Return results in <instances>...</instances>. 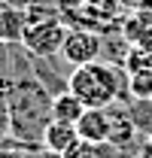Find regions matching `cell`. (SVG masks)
Instances as JSON below:
<instances>
[{"label": "cell", "mask_w": 152, "mask_h": 158, "mask_svg": "<svg viewBox=\"0 0 152 158\" xmlns=\"http://www.w3.org/2000/svg\"><path fill=\"white\" fill-rule=\"evenodd\" d=\"M67 88L85 106H110L116 100H125L131 91L125 67H116L110 61H91V64L73 67Z\"/></svg>", "instance_id": "2"}, {"label": "cell", "mask_w": 152, "mask_h": 158, "mask_svg": "<svg viewBox=\"0 0 152 158\" xmlns=\"http://www.w3.org/2000/svg\"><path fill=\"white\" fill-rule=\"evenodd\" d=\"M27 24V9L0 6V43H21Z\"/></svg>", "instance_id": "7"}, {"label": "cell", "mask_w": 152, "mask_h": 158, "mask_svg": "<svg viewBox=\"0 0 152 158\" xmlns=\"http://www.w3.org/2000/svg\"><path fill=\"white\" fill-rule=\"evenodd\" d=\"M79 143V134H76V125H67V122H49L46 134H43V149L55 152V155H64L67 149H73Z\"/></svg>", "instance_id": "6"}, {"label": "cell", "mask_w": 152, "mask_h": 158, "mask_svg": "<svg viewBox=\"0 0 152 158\" xmlns=\"http://www.w3.org/2000/svg\"><path fill=\"white\" fill-rule=\"evenodd\" d=\"M100 55H103V34H97L91 27H79V24L67 27V37H64V46H61V58L70 67L100 61Z\"/></svg>", "instance_id": "4"}, {"label": "cell", "mask_w": 152, "mask_h": 158, "mask_svg": "<svg viewBox=\"0 0 152 158\" xmlns=\"http://www.w3.org/2000/svg\"><path fill=\"white\" fill-rule=\"evenodd\" d=\"M76 134L82 143H107L113 134V118L107 106H85V113L76 122Z\"/></svg>", "instance_id": "5"}, {"label": "cell", "mask_w": 152, "mask_h": 158, "mask_svg": "<svg viewBox=\"0 0 152 158\" xmlns=\"http://www.w3.org/2000/svg\"><path fill=\"white\" fill-rule=\"evenodd\" d=\"M64 37H67V24H64L61 12L49 0L27 6V24H24L21 46L31 55H37V58H58L61 46H64Z\"/></svg>", "instance_id": "3"}, {"label": "cell", "mask_w": 152, "mask_h": 158, "mask_svg": "<svg viewBox=\"0 0 152 158\" xmlns=\"http://www.w3.org/2000/svg\"><path fill=\"white\" fill-rule=\"evenodd\" d=\"M49 3L55 6L58 12H73V9L79 6V3H82V0H49Z\"/></svg>", "instance_id": "11"}, {"label": "cell", "mask_w": 152, "mask_h": 158, "mask_svg": "<svg viewBox=\"0 0 152 158\" xmlns=\"http://www.w3.org/2000/svg\"><path fill=\"white\" fill-rule=\"evenodd\" d=\"M52 122V94L37 76L19 79L9 88V137L3 143H15L21 149L43 146V134Z\"/></svg>", "instance_id": "1"}, {"label": "cell", "mask_w": 152, "mask_h": 158, "mask_svg": "<svg viewBox=\"0 0 152 158\" xmlns=\"http://www.w3.org/2000/svg\"><path fill=\"white\" fill-rule=\"evenodd\" d=\"M61 158H119V149L110 140L107 143H82L79 140L73 149H67Z\"/></svg>", "instance_id": "9"}, {"label": "cell", "mask_w": 152, "mask_h": 158, "mask_svg": "<svg viewBox=\"0 0 152 158\" xmlns=\"http://www.w3.org/2000/svg\"><path fill=\"white\" fill-rule=\"evenodd\" d=\"M82 113H85V103L76 98L70 88H67V91H58V94H52V118H55V122L76 125Z\"/></svg>", "instance_id": "8"}, {"label": "cell", "mask_w": 152, "mask_h": 158, "mask_svg": "<svg viewBox=\"0 0 152 158\" xmlns=\"http://www.w3.org/2000/svg\"><path fill=\"white\" fill-rule=\"evenodd\" d=\"M9 137V91L0 88V143Z\"/></svg>", "instance_id": "10"}]
</instances>
